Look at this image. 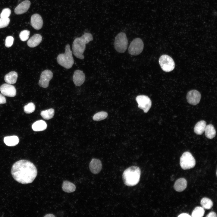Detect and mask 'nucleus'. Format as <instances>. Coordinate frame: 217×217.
<instances>
[{"mask_svg":"<svg viewBox=\"0 0 217 217\" xmlns=\"http://www.w3.org/2000/svg\"><path fill=\"white\" fill-rule=\"evenodd\" d=\"M206 126V122L204 120L198 121L194 126V132L198 135L202 134L205 131Z\"/></svg>","mask_w":217,"mask_h":217,"instance_id":"412c9836","label":"nucleus"},{"mask_svg":"<svg viewBox=\"0 0 217 217\" xmlns=\"http://www.w3.org/2000/svg\"><path fill=\"white\" fill-rule=\"evenodd\" d=\"M136 100L138 103V107L143 110L144 112L147 113L152 105L150 99L147 96L141 95L137 96Z\"/></svg>","mask_w":217,"mask_h":217,"instance_id":"1a4fd4ad","label":"nucleus"},{"mask_svg":"<svg viewBox=\"0 0 217 217\" xmlns=\"http://www.w3.org/2000/svg\"><path fill=\"white\" fill-rule=\"evenodd\" d=\"M57 61L59 65L66 69H70L72 67L74 63V59L72 52L71 50L69 44L66 45L64 53L58 55Z\"/></svg>","mask_w":217,"mask_h":217,"instance_id":"20e7f679","label":"nucleus"},{"mask_svg":"<svg viewBox=\"0 0 217 217\" xmlns=\"http://www.w3.org/2000/svg\"><path fill=\"white\" fill-rule=\"evenodd\" d=\"M10 21L9 18H0V28H3L7 26Z\"/></svg>","mask_w":217,"mask_h":217,"instance_id":"2f4dec72","label":"nucleus"},{"mask_svg":"<svg viewBox=\"0 0 217 217\" xmlns=\"http://www.w3.org/2000/svg\"><path fill=\"white\" fill-rule=\"evenodd\" d=\"M205 131V136L208 139H212L215 136L216 131L213 126L211 124L206 125Z\"/></svg>","mask_w":217,"mask_h":217,"instance_id":"5701e85b","label":"nucleus"},{"mask_svg":"<svg viewBox=\"0 0 217 217\" xmlns=\"http://www.w3.org/2000/svg\"><path fill=\"white\" fill-rule=\"evenodd\" d=\"M30 5V2L26 0L18 5L14 9V12L17 14H20L26 12Z\"/></svg>","mask_w":217,"mask_h":217,"instance_id":"dca6fc26","label":"nucleus"},{"mask_svg":"<svg viewBox=\"0 0 217 217\" xmlns=\"http://www.w3.org/2000/svg\"><path fill=\"white\" fill-rule=\"evenodd\" d=\"M35 106L33 103L30 102L24 107V112L27 114L31 113L34 112L35 110Z\"/></svg>","mask_w":217,"mask_h":217,"instance_id":"c85d7f7f","label":"nucleus"},{"mask_svg":"<svg viewBox=\"0 0 217 217\" xmlns=\"http://www.w3.org/2000/svg\"><path fill=\"white\" fill-rule=\"evenodd\" d=\"M186 98L188 103L195 105L199 103L201 98V95L200 93L197 90H192L187 93Z\"/></svg>","mask_w":217,"mask_h":217,"instance_id":"9b49d317","label":"nucleus"},{"mask_svg":"<svg viewBox=\"0 0 217 217\" xmlns=\"http://www.w3.org/2000/svg\"><path fill=\"white\" fill-rule=\"evenodd\" d=\"M1 93L4 96L13 97L16 94V91L15 87L8 83H4L0 87Z\"/></svg>","mask_w":217,"mask_h":217,"instance_id":"f8f14e48","label":"nucleus"},{"mask_svg":"<svg viewBox=\"0 0 217 217\" xmlns=\"http://www.w3.org/2000/svg\"><path fill=\"white\" fill-rule=\"evenodd\" d=\"M200 204L202 207L207 209H210L213 205L212 200L207 197H204L201 200Z\"/></svg>","mask_w":217,"mask_h":217,"instance_id":"a878e982","label":"nucleus"},{"mask_svg":"<svg viewBox=\"0 0 217 217\" xmlns=\"http://www.w3.org/2000/svg\"><path fill=\"white\" fill-rule=\"evenodd\" d=\"M107 113L103 111L98 112L95 114L93 117L94 121H99L106 118L108 116Z\"/></svg>","mask_w":217,"mask_h":217,"instance_id":"cd10ccee","label":"nucleus"},{"mask_svg":"<svg viewBox=\"0 0 217 217\" xmlns=\"http://www.w3.org/2000/svg\"><path fill=\"white\" fill-rule=\"evenodd\" d=\"M53 73L50 70H46L42 72L39 81V85L43 88H46L49 85V81L53 77Z\"/></svg>","mask_w":217,"mask_h":217,"instance_id":"9d476101","label":"nucleus"},{"mask_svg":"<svg viewBox=\"0 0 217 217\" xmlns=\"http://www.w3.org/2000/svg\"><path fill=\"white\" fill-rule=\"evenodd\" d=\"M93 38L90 33H85L80 37L75 39L72 44V52L77 58L83 59L84 56L83 54L86 49V45L93 40Z\"/></svg>","mask_w":217,"mask_h":217,"instance_id":"f03ea898","label":"nucleus"},{"mask_svg":"<svg viewBox=\"0 0 217 217\" xmlns=\"http://www.w3.org/2000/svg\"><path fill=\"white\" fill-rule=\"evenodd\" d=\"M5 143L8 146H14L17 145L19 142V139L16 136H8L4 138Z\"/></svg>","mask_w":217,"mask_h":217,"instance_id":"4be33fe9","label":"nucleus"},{"mask_svg":"<svg viewBox=\"0 0 217 217\" xmlns=\"http://www.w3.org/2000/svg\"><path fill=\"white\" fill-rule=\"evenodd\" d=\"M37 169L34 164L26 160L16 162L12 165L11 174L14 179L23 184L32 183L36 177Z\"/></svg>","mask_w":217,"mask_h":217,"instance_id":"f257e3e1","label":"nucleus"},{"mask_svg":"<svg viewBox=\"0 0 217 217\" xmlns=\"http://www.w3.org/2000/svg\"><path fill=\"white\" fill-rule=\"evenodd\" d=\"M42 40V36L39 34H36L29 39L27 42V45L30 47L34 48L38 46Z\"/></svg>","mask_w":217,"mask_h":217,"instance_id":"a211bd4d","label":"nucleus"},{"mask_svg":"<svg viewBox=\"0 0 217 217\" xmlns=\"http://www.w3.org/2000/svg\"><path fill=\"white\" fill-rule=\"evenodd\" d=\"M14 39L13 37L9 36L6 37L5 41V45L8 48L11 47L13 44Z\"/></svg>","mask_w":217,"mask_h":217,"instance_id":"473e14b6","label":"nucleus"},{"mask_svg":"<svg viewBox=\"0 0 217 217\" xmlns=\"http://www.w3.org/2000/svg\"><path fill=\"white\" fill-rule=\"evenodd\" d=\"M102 165L101 161L98 159H93L90 163L89 168L91 172L96 174L101 170Z\"/></svg>","mask_w":217,"mask_h":217,"instance_id":"4468645a","label":"nucleus"},{"mask_svg":"<svg viewBox=\"0 0 217 217\" xmlns=\"http://www.w3.org/2000/svg\"><path fill=\"white\" fill-rule=\"evenodd\" d=\"M190 217L191 216L187 213H182L180 214L178 217Z\"/></svg>","mask_w":217,"mask_h":217,"instance_id":"c9c22d12","label":"nucleus"},{"mask_svg":"<svg viewBox=\"0 0 217 217\" xmlns=\"http://www.w3.org/2000/svg\"><path fill=\"white\" fill-rule=\"evenodd\" d=\"M6 102V100L5 97L2 94L0 93V104L5 103Z\"/></svg>","mask_w":217,"mask_h":217,"instance_id":"72a5a7b5","label":"nucleus"},{"mask_svg":"<svg viewBox=\"0 0 217 217\" xmlns=\"http://www.w3.org/2000/svg\"><path fill=\"white\" fill-rule=\"evenodd\" d=\"M128 40L126 34L123 32L118 34L115 37L114 47L116 50L119 53L124 52L127 49Z\"/></svg>","mask_w":217,"mask_h":217,"instance_id":"39448f33","label":"nucleus"},{"mask_svg":"<svg viewBox=\"0 0 217 217\" xmlns=\"http://www.w3.org/2000/svg\"><path fill=\"white\" fill-rule=\"evenodd\" d=\"M31 23L32 27L35 29L39 30L42 27L43 22L41 16L38 14L33 15L31 18Z\"/></svg>","mask_w":217,"mask_h":217,"instance_id":"2eb2a0df","label":"nucleus"},{"mask_svg":"<svg viewBox=\"0 0 217 217\" xmlns=\"http://www.w3.org/2000/svg\"><path fill=\"white\" fill-rule=\"evenodd\" d=\"M17 77V73L14 71H12L5 75V80L8 83L14 84L16 82Z\"/></svg>","mask_w":217,"mask_h":217,"instance_id":"6ab92c4d","label":"nucleus"},{"mask_svg":"<svg viewBox=\"0 0 217 217\" xmlns=\"http://www.w3.org/2000/svg\"><path fill=\"white\" fill-rule=\"evenodd\" d=\"M62 188L63 190L65 192L71 193L74 192L76 190V186L73 183L68 181H63Z\"/></svg>","mask_w":217,"mask_h":217,"instance_id":"b1692460","label":"nucleus"},{"mask_svg":"<svg viewBox=\"0 0 217 217\" xmlns=\"http://www.w3.org/2000/svg\"><path fill=\"white\" fill-rule=\"evenodd\" d=\"M205 213L204 209L201 207L197 206L196 207L192 212L191 217H202Z\"/></svg>","mask_w":217,"mask_h":217,"instance_id":"bb28decb","label":"nucleus"},{"mask_svg":"<svg viewBox=\"0 0 217 217\" xmlns=\"http://www.w3.org/2000/svg\"><path fill=\"white\" fill-rule=\"evenodd\" d=\"M206 217H217L216 213L214 212H209L206 216Z\"/></svg>","mask_w":217,"mask_h":217,"instance_id":"f704fd0d","label":"nucleus"},{"mask_svg":"<svg viewBox=\"0 0 217 217\" xmlns=\"http://www.w3.org/2000/svg\"><path fill=\"white\" fill-rule=\"evenodd\" d=\"M11 10L8 8H5L3 9L0 16L1 18H8L11 14Z\"/></svg>","mask_w":217,"mask_h":217,"instance_id":"7c9ffc66","label":"nucleus"},{"mask_svg":"<svg viewBox=\"0 0 217 217\" xmlns=\"http://www.w3.org/2000/svg\"><path fill=\"white\" fill-rule=\"evenodd\" d=\"M85 76L83 71L79 70L75 71L73 75V80L77 86H81L84 82Z\"/></svg>","mask_w":217,"mask_h":217,"instance_id":"ddd939ff","label":"nucleus"},{"mask_svg":"<svg viewBox=\"0 0 217 217\" xmlns=\"http://www.w3.org/2000/svg\"><path fill=\"white\" fill-rule=\"evenodd\" d=\"M159 62L162 70L165 72H170L175 68V64L174 60L167 55H161L159 58Z\"/></svg>","mask_w":217,"mask_h":217,"instance_id":"0eeeda50","label":"nucleus"},{"mask_svg":"<svg viewBox=\"0 0 217 217\" xmlns=\"http://www.w3.org/2000/svg\"><path fill=\"white\" fill-rule=\"evenodd\" d=\"M30 32L28 30H25L21 31L20 33L19 37L21 40L25 41L29 38Z\"/></svg>","mask_w":217,"mask_h":217,"instance_id":"c756f323","label":"nucleus"},{"mask_svg":"<svg viewBox=\"0 0 217 217\" xmlns=\"http://www.w3.org/2000/svg\"><path fill=\"white\" fill-rule=\"evenodd\" d=\"M55 111L53 109L50 108L45 110L42 111L40 113L42 117L45 119L49 120L52 118L54 116Z\"/></svg>","mask_w":217,"mask_h":217,"instance_id":"393cba45","label":"nucleus"},{"mask_svg":"<svg viewBox=\"0 0 217 217\" xmlns=\"http://www.w3.org/2000/svg\"><path fill=\"white\" fill-rule=\"evenodd\" d=\"M141 171L139 167L132 166L125 170L122 175L124 184L129 186L136 185L139 181Z\"/></svg>","mask_w":217,"mask_h":217,"instance_id":"7ed1b4c3","label":"nucleus"},{"mask_svg":"<svg viewBox=\"0 0 217 217\" xmlns=\"http://www.w3.org/2000/svg\"><path fill=\"white\" fill-rule=\"evenodd\" d=\"M187 186V181L184 178L178 179L175 181L174 187L175 190L179 192L184 190Z\"/></svg>","mask_w":217,"mask_h":217,"instance_id":"f3484780","label":"nucleus"},{"mask_svg":"<svg viewBox=\"0 0 217 217\" xmlns=\"http://www.w3.org/2000/svg\"><path fill=\"white\" fill-rule=\"evenodd\" d=\"M44 217H55V216L52 214H47L44 216Z\"/></svg>","mask_w":217,"mask_h":217,"instance_id":"e433bc0d","label":"nucleus"},{"mask_svg":"<svg viewBox=\"0 0 217 217\" xmlns=\"http://www.w3.org/2000/svg\"><path fill=\"white\" fill-rule=\"evenodd\" d=\"M47 127V125L46 122L42 120L36 121L32 125V128L35 131H43L45 130Z\"/></svg>","mask_w":217,"mask_h":217,"instance_id":"aec40b11","label":"nucleus"},{"mask_svg":"<svg viewBox=\"0 0 217 217\" xmlns=\"http://www.w3.org/2000/svg\"><path fill=\"white\" fill-rule=\"evenodd\" d=\"M180 164L184 170L193 168L196 165V161L192 154L189 152H184L180 158Z\"/></svg>","mask_w":217,"mask_h":217,"instance_id":"423d86ee","label":"nucleus"},{"mask_svg":"<svg viewBox=\"0 0 217 217\" xmlns=\"http://www.w3.org/2000/svg\"><path fill=\"white\" fill-rule=\"evenodd\" d=\"M144 44L142 40L140 38L134 39L130 43L128 49L129 53L131 55H137L142 52Z\"/></svg>","mask_w":217,"mask_h":217,"instance_id":"6e6552de","label":"nucleus"}]
</instances>
